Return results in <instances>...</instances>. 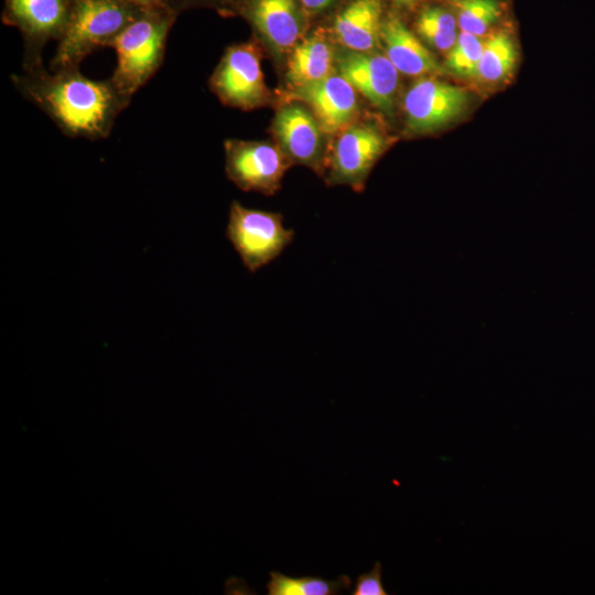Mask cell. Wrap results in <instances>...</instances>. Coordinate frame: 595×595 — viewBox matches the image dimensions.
<instances>
[{"instance_id": "obj_1", "label": "cell", "mask_w": 595, "mask_h": 595, "mask_svg": "<svg viewBox=\"0 0 595 595\" xmlns=\"http://www.w3.org/2000/svg\"><path fill=\"white\" fill-rule=\"evenodd\" d=\"M11 78L25 99L72 138H107L119 113L131 100L110 79L87 78L78 67L47 72L39 64L23 67L22 74Z\"/></svg>"}, {"instance_id": "obj_2", "label": "cell", "mask_w": 595, "mask_h": 595, "mask_svg": "<svg viewBox=\"0 0 595 595\" xmlns=\"http://www.w3.org/2000/svg\"><path fill=\"white\" fill-rule=\"evenodd\" d=\"M177 14L169 7L145 8L111 42L117 64L109 79L121 94L131 98L158 72Z\"/></svg>"}, {"instance_id": "obj_3", "label": "cell", "mask_w": 595, "mask_h": 595, "mask_svg": "<svg viewBox=\"0 0 595 595\" xmlns=\"http://www.w3.org/2000/svg\"><path fill=\"white\" fill-rule=\"evenodd\" d=\"M144 9L123 0H74L51 71L78 67L97 48L109 47Z\"/></svg>"}, {"instance_id": "obj_4", "label": "cell", "mask_w": 595, "mask_h": 595, "mask_svg": "<svg viewBox=\"0 0 595 595\" xmlns=\"http://www.w3.org/2000/svg\"><path fill=\"white\" fill-rule=\"evenodd\" d=\"M226 236L242 264L256 272L282 253L292 242L294 232L284 226L281 214L247 208L234 201Z\"/></svg>"}, {"instance_id": "obj_5", "label": "cell", "mask_w": 595, "mask_h": 595, "mask_svg": "<svg viewBox=\"0 0 595 595\" xmlns=\"http://www.w3.org/2000/svg\"><path fill=\"white\" fill-rule=\"evenodd\" d=\"M217 97L231 107L250 110L269 97L260 63V52L252 42L228 47L210 77Z\"/></svg>"}, {"instance_id": "obj_6", "label": "cell", "mask_w": 595, "mask_h": 595, "mask_svg": "<svg viewBox=\"0 0 595 595\" xmlns=\"http://www.w3.org/2000/svg\"><path fill=\"white\" fill-rule=\"evenodd\" d=\"M74 0H4L2 21L24 40L23 67L42 64L47 41H58L71 18Z\"/></svg>"}, {"instance_id": "obj_7", "label": "cell", "mask_w": 595, "mask_h": 595, "mask_svg": "<svg viewBox=\"0 0 595 595\" xmlns=\"http://www.w3.org/2000/svg\"><path fill=\"white\" fill-rule=\"evenodd\" d=\"M227 177L245 192L274 194L290 163L269 142L228 140L225 143Z\"/></svg>"}, {"instance_id": "obj_8", "label": "cell", "mask_w": 595, "mask_h": 595, "mask_svg": "<svg viewBox=\"0 0 595 595\" xmlns=\"http://www.w3.org/2000/svg\"><path fill=\"white\" fill-rule=\"evenodd\" d=\"M468 102L465 88L432 77L420 78L404 96L407 126L419 133L436 130L459 117Z\"/></svg>"}, {"instance_id": "obj_9", "label": "cell", "mask_w": 595, "mask_h": 595, "mask_svg": "<svg viewBox=\"0 0 595 595\" xmlns=\"http://www.w3.org/2000/svg\"><path fill=\"white\" fill-rule=\"evenodd\" d=\"M386 145L383 136L372 127L357 125L345 129L333 150L329 183L360 191Z\"/></svg>"}, {"instance_id": "obj_10", "label": "cell", "mask_w": 595, "mask_h": 595, "mask_svg": "<svg viewBox=\"0 0 595 595\" xmlns=\"http://www.w3.org/2000/svg\"><path fill=\"white\" fill-rule=\"evenodd\" d=\"M338 74L375 107L391 113L399 85V72L380 53L349 51L336 56Z\"/></svg>"}, {"instance_id": "obj_11", "label": "cell", "mask_w": 595, "mask_h": 595, "mask_svg": "<svg viewBox=\"0 0 595 595\" xmlns=\"http://www.w3.org/2000/svg\"><path fill=\"white\" fill-rule=\"evenodd\" d=\"M321 128L313 115L299 105L281 108L273 123L275 137L286 156L316 171L323 164Z\"/></svg>"}, {"instance_id": "obj_12", "label": "cell", "mask_w": 595, "mask_h": 595, "mask_svg": "<svg viewBox=\"0 0 595 595\" xmlns=\"http://www.w3.org/2000/svg\"><path fill=\"white\" fill-rule=\"evenodd\" d=\"M293 94L312 108L322 129L329 133L346 127L357 113L356 90L336 73Z\"/></svg>"}, {"instance_id": "obj_13", "label": "cell", "mask_w": 595, "mask_h": 595, "mask_svg": "<svg viewBox=\"0 0 595 595\" xmlns=\"http://www.w3.org/2000/svg\"><path fill=\"white\" fill-rule=\"evenodd\" d=\"M241 11L259 34L278 52L299 43L301 19L295 0H244Z\"/></svg>"}, {"instance_id": "obj_14", "label": "cell", "mask_w": 595, "mask_h": 595, "mask_svg": "<svg viewBox=\"0 0 595 595\" xmlns=\"http://www.w3.org/2000/svg\"><path fill=\"white\" fill-rule=\"evenodd\" d=\"M382 0H353L334 20L337 41L347 50L371 52L380 42Z\"/></svg>"}, {"instance_id": "obj_15", "label": "cell", "mask_w": 595, "mask_h": 595, "mask_svg": "<svg viewBox=\"0 0 595 595\" xmlns=\"http://www.w3.org/2000/svg\"><path fill=\"white\" fill-rule=\"evenodd\" d=\"M380 41L383 43L386 56L399 73L421 76L441 71L433 54L394 15L383 20Z\"/></svg>"}, {"instance_id": "obj_16", "label": "cell", "mask_w": 595, "mask_h": 595, "mask_svg": "<svg viewBox=\"0 0 595 595\" xmlns=\"http://www.w3.org/2000/svg\"><path fill=\"white\" fill-rule=\"evenodd\" d=\"M336 55L323 37L311 36L299 42L288 61L286 79L294 89L317 83L335 73Z\"/></svg>"}, {"instance_id": "obj_17", "label": "cell", "mask_w": 595, "mask_h": 595, "mask_svg": "<svg viewBox=\"0 0 595 595\" xmlns=\"http://www.w3.org/2000/svg\"><path fill=\"white\" fill-rule=\"evenodd\" d=\"M517 62V50L510 35L505 32L491 34L484 41L476 78L497 84L507 79Z\"/></svg>"}, {"instance_id": "obj_18", "label": "cell", "mask_w": 595, "mask_h": 595, "mask_svg": "<svg viewBox=\"0 0 595 595\" xmlns=\"http://www.w3.org/2000/svg\"><path fill=\"white\" fill-rule=\"evenodd\" d=\"M269 577L266 585L269 595H337L351 586V580L345 574L329 581L318 576L291 577L271 571Z\"/></svg>"}, {"instance_id": "obj_19", "label": "cell", "mask_w": 595, "mask_h": 595, "mask_svg": "<svg viewBox=\"0 0 595 595\" xmlns=\"http://www.w3.org/2000/svg\"><path fill=\"white\" fill-rule=\"evenodd\" d=\"M419 35L432 47L448 52L457 40L456 20L445 9L430 7L422 10L416 19Z\"/></svg>"}, {"instance_id": "obj_20", "label": "cell", "mask_w": 595, "mask_h": 595, "mask_svg": "<svg viewBox=\"0 0 595 595\" xmlns=\"http://www.w3.org/2000/svg\"><path fill=\"white\" fill-rule=\"evenodd\" d=\"M458 26L463 32L484 35L500 18L498 0H455Z\"/></svg>"}, {"instance_id": "obj_21", "label": "cell", "mask_w": 595, "mask_h": 595, "mask_svg": "<svg viewBox=\"0 0 595 595\" xmlns=\"http://www.w3.org/2000/svg\"><path fill=\"white\" fill-rule=\"evenodd\" d=\"M483 44L479 36L462 31L454 46L447 52L445 66L459 77L475 78Z\"/></svg>"}, {"instance_id": "obj_22", "label": "cell", "mask_w": 595, "mask_h": 595, "mask_svg": "<svg viewBox=\"0 0 595 595\" xmlns=\"http://www.w3.org/2000/svg\"><path fill=\"white\" fill-rule=\"evenodd\" d=\"M351 595H388L382 584V566L376 562L368 573L357 576Z\"/></svg>"}, {"instance_id": "obj_23", "label": "cell", "mask_w": 595, "mask_h": 595, "mask_svg": "<svg viewBox=\"0 0 595 595\" xmlns=\"http://www.w3.org/2000/svg\"><path fill=\"white\" fill-rule=\"evenodd\" d=\"M335 0H300L301 4L309 11H321L329 7Z\"/></svg>"}, {"instance_id": "obj_24", "label": "cell", "mask_w": 595, "mask_h": 595, "mask_svg": "<svg viewBox=\"0 0 595 595\" xmlns=\"http://www.w3.org/2000/svg\"><path fill=\"white\" fill-rule=\"evenodd\" d=\"M142 8L167 7L166 0H123Z\"/></svg>"}, {"instance_id": "obj_25", "label": "cell", "mask_w": 595, "mask_h": 595, "mask_svg": "<svg viewBox=\"0 0 595 595\" xmlns=\"http://www.w3.org/2000/svg\"><path fill=\"white\" fill-rule=\"evenodd\" d=\"M199 1L204 0H166V4L169 8L175 10L176 12H180L184 8Z\"/></svg>"}, {"instance_id": "obj_26", "label": "cell", "mask_w": 595, "mask_h": 595, "mask_svg": "<svg viewBox=\"0 0 595 595\" xmlns=\"http://www.w3.org/2000/svg\"><path fill=\"white\" fill-rule=\"evenodd\" d=\"M398 2H402V3H405V2H410L412 0H397Z\"/></svg>"}]
</instances>
